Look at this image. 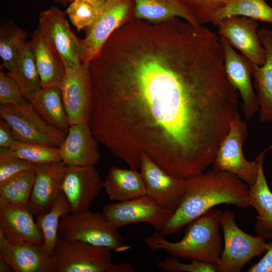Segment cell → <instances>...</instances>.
I'll return each mask as SVG.
<instances>
[{"label": "cell", "instance_id": "1", "mask_svg": "<svg viewBox=\"0 0 272 272\" xmlns=\"http://www.w3.org/2000/svg\"><path fill=\"white\" fill-rule=\"evenodd\" d=\"M89 125L99 143L130 168L142 153L187 178L212 165L238 113L219 38L175 18L133 19L90 62Z\"/></svg>", "mask_w": 272, "mask_h": 272}, {"label": "cell", "instance_id": "2", "mask_svg": "<svg viewBox=\"0 0 272 272\" xmlns=\"http://www.w3.org/2000/svg\"><path fill=\"white\" fill-rule=\"evenodd\" d=\"M222 203L241 209L250 207L248 185L234 174L214 168L185 178L183 199L160 232L165 236L175 234Z\"/></svg>", "mask_w": 272, "mask_h": 272}, {"label": "cell", "instance_id": "3", "mask_svg": "<svg viewBox=\"0 0 272 272\" xmlns=\"http://www.w3.org/2000/svg\"><path fill=\"white\" fill-rule=\"evenodd\" d=\"M222 212L211 209L188 225L183 238L171 242L156 231L145 237L144 241L152 250H163L171 256L216 264L223 248L220 232Z\"/></svg>", "mask_w": 272, "mask_h": 272}, {"label": "cell", "instance_id": "4", "mask_svg": "<svg viewBox=\"0 0 272 272\" xmlns=\"http://www.w3.org/2000/svg\"><path fill=\"white\" fill-rule=\"evenodd\" d=\"M111 251L105 247L58 237L52 254L54 272L135 271L128 263H114Z\"/></svg>", "mask_w": 272, "mask_h": 272}, {"label": "cell", "instance_id": "5", "mask_svg": "<svg viewBox=\"0 0 272 272\" xmlns=\"http://www.w3.org/2000/svg\"><path fill=\"white\" fill-rule=\"evenodd\" d=\"M58 237L70 241H81L105 247L116 252L128 250L118 231L102 213L89 210L71 212L61 217Z\"/></svg>", "mask_w": 272, "mask_h": 272}, {"label": "cell", "instance_id": "6", "mask_svg": "<svg viewBox=\"0 0 272 272\" xmlns=\"http://www.w3.org/2000/svg\"><path fill=\"white\" fill-rule=\"evenodd\" d=\"M233 213L222 212V227L224 245L219 260L216 264L217 272H240L252 258L266 250L265 239L252 236L239 228Z\"/></svg>", "mask_w": 272, "mask_h": 272}, {"label": "cell", "instance_id": "7", "mask_svg": "<svg viewBox=\"0 0 272 272\" xmlns=\"http://www.w3.org/2000/svg\"><path fill=\"white\" fill-rule=\"evenodd\" d=\"M0 117L9 124L17 141L59 148L66 137V133L48 124L29 101L0 105Z\"/></svg>", "mask_w": 272, "mask_h": 272}, {"label": "cell", "instance_id": "8", "mask_svg": "<svg viewBox=\"0 0 272 272\" xmlns=\"http://www.w3.org/2000/svg\"><path fill=\"white\" fill-rule=\"evenodd\" d=\"M133 0H108L99 9L95 21L87 27L82 40L81 62L88 67L111 34L134 18Z\"/></svg>", "mask_w": 272, "mask_h": 272}, {"label": "cell", "instance_id": "9", "mask_svg": "<svg viewBox=\"0 0 272 272\" xmlns=\"http://www.w3.org/2000/svg\"><path fill=\"white\" fill-rule=\"evenodd\" d=\"M247 134V125L238 113L219 146L212 165L214 169L234 174L249 187L256 180L259 163L256 159L249 161L244 156L243 145Z\"/></svg>", "mask_w": 272, "mask_h": 272}, {"label": "cell", "instance_id": "10", "mask_svg": "<svg viewBox=\"0 0 272 272\" xmlns=\"http://www.w3.org/2000/svg\"><path fill=\"white\" fill-rule=\"evenodd\" d=\"M65 14L55 7L42 11L39 17L38 28L66 69L77 67L81 63L82 44V40L72 31Z\"/></svg>", "mask_w": 272, "mask_h": 272}, {"label": "cell", "instance_id": "11", "mask_svg": "<svg viewBox=\"0 0 272 272\" xmlns=\"http://www.w3.org/2000/svg\"><path fill=\"white\" fill-rule=\"evenodd\" d=\"M103 214L115 227L136 223H147L161 232L174 211L159 206L147 195L103 207Z\"/></svg>", "mask_w": 272, "mask_h": 272}, {"label": "cell", "instance_id": "12", "mask_svg": "<svg viewBox=\"0 0 272 272\" xmlns=\"http://www.w3.org/2000/svg\"><path fill=\"white\" fill-rule=\"evenodd\" d=\"M62 101L71 125L89 123L93 106V90L88 67L65 69L60 88Z\"/></svg>", "mask_w": 272, "mask_h": 272}, {"label": "cell", "instance_id": "13", "mask_svg": "<svg viewBox=\"0 0 272 272\" xmlns=\"http://www.w3.org/2000/svg\"><path fill=\"white\" fill-rule=\"evenodd\" d=\"M139 169L147 195L161 207L175 212L185 193V178L168 173L145 153L141 156Z\"/></svg>", "mask_w": 272, "mask_h": 272}, {"label": "cell", "instance_id": "14", "mask_svg": "<svg viewBox=\"0 0 272 272\" xmlns=\"http://www.w3.org/2000/svg\"><path fill=\"white\" fill-rule=\"evenodd\" d=\"M102 188L103 181L95 166L66 165L61 190L72 212L89 210Z\"/></svg>", "mask_w": 272, "mask_h": 272}, {"label": "cell", "instance_id": "15", "mask_svg": "<svg viewBox=\"0 0 272 272\" xmlns=\"http://www.w3.org/2000/svg\"><path fill=\"white\" fill-rule=\"evenodd\" d=\"M258 22L251 18L233 15L218 25L220 35L229 44L240 51L253 63L262 66L265 62L266 50L259 39Z\"/></svg>", "mask_w": 272, "mask_h": 272}, {"label": "cell", "instance_id": "16", "mask_svg": "<svg viewBox=\"0 0 272 272\" xmlns=\"http://www.w3.org/2000/svg\"><path fill=\"white\" fill-rule=\"evenodd\" d=\"M0 257L15 272H54L52 255L43 246L8 239L1 231Z\"/></svg>", "mask_w": 272, "mask_h": 272}, {"label": "cell", "instance_id": "17", "mask_svg": "<svg viewBox=\"0 0 272 272\" xmlns=\"http://www.w3.org/2000/svg\"><path fill=\"white\" fill-rule=\"evenodd\" d=\"M220 38L227 77L238 92L242 101L241 106L244 116L249 120L256 112H259V104L253 89L248 59L243 55L238 54L224 36L220 35Z\"/></svg>", "mask_w": 272, "mask_h": 272}, {"label": "cell", "instance_id": "18", "mask_svg": "<svg viewBox=\"0 0 272 272\" xmlns=\"http://www.w3.org/2000/svg\"><path fill=\"white\" fill-rule=\"evenodd\" d=\"M66 165L63 161L36 165L35 179L27 206L34 216L47 212L59 193Z\"/></svg>", "mask_w": 272, "mask_h": 272}, {"label": "cell", "instance_id": "19", "mask_svg": "<svg viewBox=\"0 0 272 272\" xmlns=\"http://www.w3.org/2000/svg\"><path fill=\"white\" fill-rule=\"evenodd\" d=\"M98 143L89 123L71 125L59 147L62 161L69 165L95 166L101 158Z\"/></svg>", "mask_w": 272, "mask_h": 272}, {"label": "cell", "instance_id": "20", "mask_svg": "<svg viewBox=\"0 0 272 272\" xmlns=\"http://www.w3.org/2000/svg\"><path fill=\"white\" fill-rule=\"evenodd\" d=\"M29 44L42 87L60 88L65 68L59 55L38 28L32 34Z\"/></svg>", "mask_w": 272, "mask_h": 272}, {"label": "cell", "instance_id": "21", "mask_svg": "<svg viewBox=\"0 0 272 272\" xmlns=\"http://www.w3.org/2000/svg\"><path fill=\"white\" fill-rule=\"evenodd\" d=\"M27 207L0 208V231L8 239L43 246L42 231Z\"/></svg>", "mask_w": 272, "mask_h": 272}, {"label": "cell", "instance_id": "22", "mask_svg": "<svg viewBox=\"0 0 272 272\" xmlns=\"http://www.w3.org/2000/svg\"><path fill=\"white\" fill-rule=\"evenodd\" d=\"M257 33L266 50L265 62L259 66L248 61L257 92L260 121L264 123L272 121V31L261 28Z\"/></svg>", "mask_w": 272, "mask_h": 272}, {"label": "cell", "instance_id": "23", "mask_svg": "<svg viewBox=\"0 0 272 272\" xmlns=\"http://www.w3.org/2000/svg\"><path fill=\"white\" fill-rule=\"evenodd\" d=\"M266 151L261 152L256 159L259 171L255 182L249 186L250 206L256 211L254 228L258 235L272 240V192L265 176L263 163Z\"/></svg>", "mask_w": 272, "mask_h": 272}, {"label": "cell", "instance_id": "24", "mask_svg": "<svg viewBox=\"0 0 272 272\" xmlns=\"http://www.w3.org/2000/svg\"><path fill=\"white\" fill-rule=\"evenodd\" d=\"M103 186L109 198L122 202L147 195L145 183L138 170L111 167Z\"/></svg>", "mask_w": 272, "mask_h": 272}, {"label": "cell", "instance_id": "25", "mask_svg": "<svg viewBox=\"0 0 272 272\" xmlns=\"http://www.w3.org/2000/svg\"><path fill=\"white\" fill-rule=\"evenodd\" d=\"M134 18L151 23H159L174 18L199 24L181 0H133Z\"/></svg>", "mask_w": 272, "mask_h": 272}, {"label": "cell", "instance_id": "26", "mask_svg": "<svg viewBox=\"0 0 272 272\" xmlns=\"http://www.w3.org/2000/svg\"><path fill=\"white\" fill-rule=\"evenodd\" d=\"M30 102L48 124L65 133L67 132L70 124L60 88L42 87L34 94Z\"/></svg>", "mask_w": 272, "mask_h": 272}, {"label": "cell", "instance_id": "27", "mask_svg": "<svg viewBox=\"0 0 272 272\" xmlns=\"http://www.w3.org/2000/svg\"><path fill=\"white\" fill-rule=\"evenodd\" d=\"M6 74L16 83L29 102L34 94L42 88L29 42L26 44L14 66Z\"/></svg>", "mask_w": 272, "mask_h": 272}, {"label": "cell", "instance_id": "28", "mask_svg": "<svg viewBox=\"0 0 272 272\" xmlns=\"http://www.w3.org/2000/svg\"><path fill=\"white\" fill-rule=\"evenodd\" d=\"M233 15L248 17L272 25V7L265 0H228L212 16L211 22L218 26L222 20Z\"/></svg>", "mask_w": 272, "mask_h": 272}, {"label": "cell", "instance_id": "29", "mask_svg": "<svg viewBox=\"0 0 272 272\" xmlns=\"http://www.w3.org/2000/svg\"><path fill=\"white\" fill-rule=\"evenodd\" d=\"M71 212V206L65 194L61 191L47 212L35 216L36 223L43 235V247L52 255L58 238L61 217Z\"/></svg>", "mask_w": 272, "mask_h": 272}, {"label": "cell", "instance_id": "30", "mask_svg": "<svg viewBox=\"0 0 272 272\" xmlns=\"http://www.w3.org/2000/svg\"><path fill=\"white\" fill-rule=\"evenodd\" d=\"M34 179V169L22 172L0 184V208L27 207Z\"/></svg>", "mask_w": 272, "mask_h": 272}, {"label": "cell", "instance_id": "31", "mask_svg": "<svg viewBox=\"0 0 272 272\" xmlns=\"http://www.w3.org/2000/svg\"><path fill=\"white\" fill-rule=\"evenodd\" d=\"M19 158L35 165L62 161L59 148L15 140L9 148L0 149V157Z\"/></svg>", "mask_w": 272, "mask_h": 272}, {"label": "cell", "instance_id": "32", "mask_svg": "<svg viewBox=\"0 0 272 272\" xmlns=\"http://www.w3.org/2000/svg\"><path fill=\"white\" fill-rule=\"evenodd\" d=\"M25 31L16 26L2 25L0 28V56L8 70L14 66L27 42Z\"/></svg>", "mask_w": 272, "mask_h": 272}, {"label": "cell", "instance_id": "33", "mask_svg": "<svg viewBox=\"0 0 272 272\" xmlns=\"http://www.w3.org/2000/svg\"><path fill=\"white\" fill-rule=\"evenodd\" d=\"M99 9L85 0H73L65 13L78 31L87 28L96 19Z\"/></svg>", "mask_w": 272, "mask_h": 272}, {"label": "cell", "instance_id": "34", "mask_svg": "<svg viewBox=\"0 0 272 272\" xmlns=\"http://www.w3.org/2000/svg\"><path fill=\"white\" fill-rule=\"evenodd\" d=\"M156 266L165 272H217L216 264L195 260H191L189 263H183L178 257L173 256L158 261Z\"/></svg>", "mask_w": 272, "mask_h": 272}, {"label": "cell", "instance_id": "35", "mask_svg": "<svg viewBox=\"0 0 272 272\" xmlns=\"http://www.w3.org/2000/svg\"><path fill=\"white\" fill-rule=\"evenodd\" d=\"M200 25L211 22L212 16L228 0H181Z\"/></svg>", "mask_w": 272, "mask_h": 272}, {"label": "cell", "instance_id": "36", "mask_svg": "<svg viewBox=\"0 0 272 272\" xmlns=\"http://www.w3.org/2000/svg\"><path fill=\"white\" fill-rule=\"evenodd\" d=\"M27 101L16 83L7 74L1 72L0 105H17Z\"/></svg>", "mask_w": 272, "mask_h": 272}, {"label": "cell", "instance_id": "37", "mask_svg": "<svg viewBox=\"0 0 272 272\" xmlns=\"http://www.w3.org/2000/svg\"><path fill=\"white\" fill-rule=\"evenodd\" d=\"M35 166V164L19 158L0 157V184L22 172L34 169Z\"/></svg>", "mask_w": 272, "mask_h": 272}, {"label": "cell", "instance_id": "38", "mask_svg": "<svg viewBox=\"0 0 272 272\" xmlns=\"http://www.w3.org/2000/svg\"><path fill=\"white\" fill-rule=\"evenodd\" d=\"M263 256L252 264L248 272H272V241L266 243V250Z\"/></svg>", "mask_w": 272, "mask_h": 272}, {"label": "cell", "instance_id": "39", "mask_svg": "<svg viewBox=\"0 0 272 272\" xmlns=\"http://www.w3.org/2000/svg\"><path fill=\"white\" fill-rule=\"evenodd\" d=\"M15 140L12 129L9 124L1 118L0 148H9L13 145Z\"/></svg>", "mask_w": 272, "mask_h": 272}, {"label": "cell", "instance_id": "40", "mask_svg": "<svg viewBox=\"0 0 272 272\" xmlns=\"http://www.w3.org/2000/svg\"><path fill=\"white\" fill-rule=\"evenodd\" d=\"M13 271L10 265L2 257H0V271Z\"/></svg>", "mask_w": 272, "mask_h": 272}, {"label": "cell", "instance_id": "41", "mask_svg": "<svg viewBox=\"0 0 272 272\" xmlns=\"http://www.w3.org/2000/svg\"><path fill=\"white\" fill-rule=\"evenodd\" d=\"M73 1V0H68L69 2H71ZM85 1H87L90 2V3L94 5L95 7H96L97 8L99 9L100 7L108 0H85Z\"/></svg>", "mask_w": 272, "mask_h": 272}, {"label": "cell", "instance_id": "42", "mask_svg": "<svg viewBox=\"0 0 272 272\" xmlns=\"http://www.w3.org/2000/svg\"><path fill=\"white\" fill-rule=\"evenodd\" d=\"M53 1H55V2H57L61 4L64 5L67 4L68 3H69L68 0H53Z\"/></svg>", "mask_w": 272, "mask_h": 272}]
</instances>
